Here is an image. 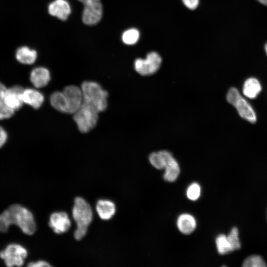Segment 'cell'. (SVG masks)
Returning a JSON list of instances; mask_svg holds the SVG:
<instances>
[{"mask_svg":"<svg viewBox=\"0 0 267 267\" xmlns=\"http://www.w3.org/2000/svg\"><path fill=\"white\" fill-rule=\"evenodd\" d=\"M16 224L25 234H33L36 224L33 214L19 204H13L0 214V232L7 231L9 225Z\"/></svg>","mask_w":267,"mask_h":267,"instance_id":"6da1fadb","label":"cell"},{"mask_svg":"<svg viewBox=\"0 0 267 267\" xmlns=\"http://www.w3.org/2000/svg\"><path fill=\"white\" fill-rule=\"evenodd\" d=\"M72 216L77 225L74 237L80 240L86 235L88 226L92 220L93 214L90 205L83 198L76 197L72 209Z\"/></svg>","mask_w":267,"mask_h":267,"instance_id":"7a4b0ae2","label":"cell"},{"mask_svg":"<svg viewBox=\"0 0 267 267\" xmlns=\"http://www.w3.org/2000/svg\"><path fill=\"white\" fill-rule=\"evenodd\" d=\"M81 89L84 102L92 105L99 112L106 109L108 94L98 83L85 81L82 84Z\"/></svg>","mask_w":267,"mask_h":267,"instance_id":"3957f363","label":"cell"},{"mask_svg":"<svg viewBox=\"0 0 267 267\" xmlns=\"http://www.w3.org/2000/svg\"><path fill=\"white\" fill-rule=\"evenodd\" d=\"M99 111L92 105L86 102L73 114V119L80 132L86 133L96 126Z\"/></svg>","mask_w":267,"mask_h":267,"instance_id":"277c9868","label":"cell"},{"mask_svg":"<svg viewBox=\"0 0 267 267\" xmlns=\"http://www.w3.org/2000/svg\"><path fill=\"white\" fill-rule=\"evenodd\" d=\"M226 99L236 109L241 118L251 123H256L257 117L253 108L236 88L232 87L229 89Z\"/></svg>","mask_w":267,"mask_h":267,"instance_id":"5b68a950","label":"cell"},{"mask_svg":"<svg viewBox=\"0 0 267 267\" xmlns=\"http://www.w3.org/2000/svg\"><path fill=\"white\" fill-rule=\"evenodd\" d=\"M27 255V251L24 247L14 243L9 244L0 252V258L9 267L22 266Z\"/></svg>","mask_w":267,"mask_h":267,"instance_id":"8992f818","label":"cell"},{"mask_svg":"<svg viewBox=\"0 0 267 267\" xmlns=\"http://www.w3.org/2000/svg\"><path fill=\"white\" fill-rule=\"evenodd\" d=\"M162 59L158 53L151 52L147 54L145 59L137 58L134 61L136 71L142 76L155 73L160 68Z\"/></svg>","mask_w":267,"mask_h":267,"instance_id":"52a82bcc","label":"cell"},{"mask_svg":"<svg viewBox=\"0 0 267 267\" xmlns=\"http://www.w3.org/2000/svg\"><path fill=\"white\" fill-rule=\"evenodd\" d=\"M84 6L82 14L83 22L88 25L97 24L102 15V7L100 0H78Z\"/></svg>","mask_w":267,"mask_h":267,"instance_id":"ba28073f","label":"cell"},{"mask_svg":"<svg viewBox=\"0 0 267 267\" xmlns=\"http://www.w3.org/2000/svg\"><path fill=\"white\" fill-rule=\"evenodd\" d=\"M62 92L67 105V113L74 114L80 108L84 101L81 88L75 85H70L66 87Z\"/></svg>","mask_w":267,"mask_h":267,"instance_id":"9c48e42d","label":"cell"},{"mask_svg":"<svg viewBox=\"0 0 267 267\" xmlns=\"http://www.w3.org/2000/svg\"><path fill=\"white\" fill-rule=\"evenodd\" d=\"M24 89L20 86H14L6 89L4 101L6 105L14 111L21 108L24 103L23 100Z\"/></svg>","mask_w":267,"mask_h":267,"instance_id":"30bf717a","label":"cell"},{"mask_svg":"<svg viewBox=\"0 0 267 267\" xmlns=\"http://www.w3.org/2000/svg\"><path fill=\"white\" fill-rule=\"evenodd\" d=\"M49 225L57 234L67 232L71 226V221L68 214L65 212L52 213L49 221Z\"/></svg>","mask_w":267,"mask_h":267,"instance_id":"8fae6325","label":"cell"},{"mask_svg":"<svg viewBox=\"0 0 267 267\" xmlns=\"http://www.w3.org/2000/svg\"><path fill=\"white\" fill-rule=\"evenodd\" d=\"M30 80L35 88L39 89L44 87L50 80L49 71L44 67H36L31 71Z\"/></svg>","mask_w":267,"mask_h":267,"instance_id":"7c38bea8","label":"cell"},{"mask_svg":"<svg viewBox=\"0 0 267 267\" xmlns=\"http://www.w3.org/2000/svg\"><path fill=\"white\" fill-rule=\"evenodd\" d=\"M48 12L60 20H65L71 13V8L66 0H55L49 5Z\"/></svg>","mask_w":267,"mask_h":267,"instance_id":"4fadbf2b","label":"cell"},{"mask_svg":"<svg viewBox=\"0 0 267 267\" xmlns=\"http://www.w3.org/2000/svg\"><path fill=\"white\" fill-rule=\"evenodd\" d=\"M44 95L35 89L27 88L23 91V100L26 103L34 109H39L44 101Z\"/></svg>","mask_w":267,"mask_h":267,"instance_id":"5bb4252c","label":"cell"},{"mask_svg":"<svg viewBox=\"0 0 267 267\" xmlns=\"http://www.w3.org/2000/svg\"><path fill=\"white\" fill-rule=\"evenodd\" d=\"M96 210L101 219L108 220L115 214L116 207L115 204L110 200L100 199L96 203Z\"/></svg>","mask_w":267,"mask_h":267,"instance_id":"9a60e30c","label":"cell"},{"mask_svg":"<svg viewBox=\"0 0 267 267\" xmlns=\"http://www.w3.org/2000/svg\"><path fill=\"white\" fill-rule=\"evenodd\" d=\"M177 226L181 233L189 234L195 230L196 226V222L192 216L187 214H184L181 215L178 218Z\"/></svg>","mask_w":267,"mask_h":267,"instance_id":"2e32d148","label":"cell"},{"mask_svg":"<svg viewBox=\"0 0 267 267\" xmlns=\"http://www.w3.org/2000/svg\"><path fill=\"white\" fill-rule=\"evenodd\" d=\"M261 90V85L256 78L251 77L245 81L242 91L246 97L250 99H254L257 97Z\"/></svg>","mask_w":267,"mask_h":267,"instance_id":"e0dca14e","label":"cell"},{"mask_svg":"<svg viewBox=\"0 0 267 267\" xmlns=\"http://www.w3.org/2000/svg\"><path fill=\"white\" fill-rule=\"evenodd\" d=\"M172 154L167 150H161L151 153L149 160L151 164L158 169H164L169 160L172 157Z\"/></svg>","mask_w":267,"mask_h":267,"instance_id":"ac0fdd59","label":"cell"},{"mask_svg":"<svg viewBox=\"0 0 267 267\" xmlns=\"http://www.w3.org/2000/svg\"><path fill=\"white\" fill-rule=\"evenodd\" d=\"M15 57L17 61L21 63L29 65L32 64L35 62L37 53L36 50L24 46L17 49Z\"/></svg>","mask_w":267,"mask_h":267,"instance_id":"d6986e66","label":"cell"},{"mask_svg":"<svg viewBox=\"0 0 267 267\" xmlns=\"http://www.w3.org/2000/svg\"><path fill=\"white\" fill-rule=\"evenodd\" d=\"M164 169V179L170 182L175 181L179 174L180 169L178 163L173 157L168 161Z\"/></svg>","mask_w":267,"mask_h":267,"instance_id":"ffe728a7","label":"cell"},{"mask_svg":"<svg viewBox=\"0 0 267 267\" xmlns=\"http://www.w3.org/2000/svg\"><path fill=\"white\" fill-rule=\"evenodd\" d=\"M50 103L56 110L62 113H67V105L62 91H57L53 92L50 97Z\"/></svg>","mask_w":267,"mask_h":267,"instance_id":"44dd1931","label":"cell"},{"mask_svg":"<svg viewBox=\"0 0 267 267\" xmlns=\"http://www.w3.org/2000/svg\"><path fill=\"white\" fill-rule=\"evenodd\" d=\"M216 243L219 254L224 255L232 252L230 245L225 235L220 234L216 239Z\"/></svg>","mask_w":267,"mask_h":267,"instance_id":"7402d4cb","label":"cell"},{"mask_svg":"<svg viewBox=\"0 0 267 267\" xmlns=\"http://www.w3.org/2000/svg\"><path fill=\"white\" fill-rule=\"evenodd\" d=\"M242 266L244 267H265L267 265L261 256L252 255L245 259Z\"/></svg>","mask_w":267,"mask_h":267,"instance_id":"603a6c76","label":"cell"},{"mask_svg":"<svg viewBox=\"0 0 267 267\" xmlns=\"http://www.w3.org/2000/svg\"><path fill=\"white\" fill-rule=\"evenodd\" d=\"M226 236L232 251L240 248L241 243L239 238L238 230L236 227H233Z\"/></svg>","mask_w":267,"mask_h":267,"instance_id":"cb8c5ba5","label":"cell"},{"mask_svg":"<svg viewBox=\"0 0 267 267\" xmlns=\"http://www.w3.org/2000/svg\"><path fill=\"white\" fill-rule=\"evenodd\" d=\"M139 37V31L136 29H130L126 31L122 35V40L127 44H135Z\"/></svg>","mask_w":267,"mask_h":267,"instance_id":"d4e9b609","label":"cell"},{"mask_svg":"<svg viewBox=\"0 0 267 267\" xmlns=\"http://www.w3.org/2000/svg\"><path fill=\"white\" fill-rule=\"evenodd\" d=\"M14 111L8 107L4 101V97L0 96V120L10 118Z\"/></svg>","mask_w":267,"mask_h":267,"instance_id":"484cf974","label":"cell"},{"mask_svg":"<svg viewBox=\"0 0 267 267\" xmlns=\"http://www.w3.org/2000/svg\"><path fill=\"white\" fill-rule=\"evenodd\" d=\"M201 188L197 183L191 184L187 188L186 195L187 197L191 200H196L200 195Z\"/></svg>","mask_w":267,"mask_h":267,"instance_id":"4316f807","label":"cell"},{"mask_svg":"<svg viewBox=\"0 0 267 267\" xmlns=\"http://www.w3.org/2000/svg\"><path fill=\"white\" fill-rule=\"evenodd\" d=\"M184 4L191 10L195 9L198 5L199 0H182Z\"/></svg>","mask_w":267,"mask_h":267,"instance_id":"83f0119b","label":"cell"},{"mask_svg":"<svg viewBox=\"0 0 267 267\" xmlns=\"http://www.w3.org/2000/svg\"><path fill=\"white\" fill-rule=\"evenodd\" d=\"M29 267H51V266L46 261L40 260L37 262H30L28 265Z\"/></svg>","mask_w":267,"mask_h":267,"instance_id":"f1b7e54d","label":"cell"},{"mask_svg":"<svg viewBox=\"0 0 267 267\" xmlns=\"http://www.w3.org/2000/svg\"><path fill=\"white\" fill-rule=\"evenodd\" d=\"M7 138V134L5 130L0 126V148L6 142Z\"/></svg>","mask_w":267,"mask_h":267,"instance_id":"f546056e","label":"cell"},{"mask_svg":"<svg viewBox=\"0 0 267 267\" xmlns=\"http://www.w3.org/2000/svg\"><path fill=\"white\" fill-rule=\"evenodd\" d=\"M6 89V87L0 82V96L4 97Z\"/></svg>","mask_w":267,"mask_h":267,"instance_id":"4dcf8cb0","label":"cell"},{"mask_svg":"<svg viewBox=\"0 0 267 267\" xmlns=\"http://www.w3.org/2000/svg\"><path fill=\"white\" fill-rule=\"evenodd\" d=\"M259 2L262 4L267 6V0H257Z\"/></svg>","mask_w":267,"mask_h":267,"instance_id":"1f68e13d","label":"cell"},{"mask_svg":"<svg viewBox=\"0 0 267 267\" xmlns=\"http://www.w3.org/2000/svg\"><path fill=\"white\" fill-rule=\"evenodd\" d=\"M265 51L266 52V53L267 54V43L266 44V45L265 46Z\"/></svg>","mask_w":267,"mask_h":267,"instance_id":"d6a6232c","label":"cell"}]
</instances>
